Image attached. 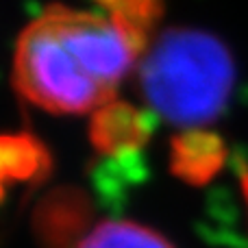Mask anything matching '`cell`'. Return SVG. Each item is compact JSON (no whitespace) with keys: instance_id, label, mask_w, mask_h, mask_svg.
<instances>
[{"instance_id":"6da1fadb","label":"cell","mask_w":248,"mask_h":248,"mask_svg":"<svg viewBox=\"0 0 248 248\" xmlns=\"http://www.w3.org/2000/svg\"><path fill=\"white\" fill-rule=\"evenodd\" d=\"M146 42L107 11L50 7L16 44L13 85L50 113H90L111 105Z\"/></svg>"},{"instance_id":"7a4b0ae2","label":"cell","mask_w":248,"mask_h":248,"mask_svg":"<svg viewBox=\"0 0 248 248\" xmlns=\"http://www.w3.org/2000/svg\"><path fill=\"white\" fill-rule=\"evenodd\" d=\"M140 87L157 118L185 131H201L229 107L235 63L214 35L174 29L146 50Z\"/></svg>"},{"instance_id":"3957f363","label":"cell","mask_w":248,"mask_h":248,"mask_svg":"<svg viewBox=\"0 0 248 248\" xmlns=\"http://www.w3.org/2000/svg\"><path fill=\"white\" fill-rule=\"evenodd\" d=\"M78 248H174L159 231L131 220H107L94 227Z\"/></svg>"},{"instance_id":"277c9868","label":"cell","mask_w":248,"mask_h":248,"mask_svg":"<svg viewBox=\"0 0 248 248\" xmlns=\"http://www.w3.org/2000/svg\"><path fill=\"white\" fill-rule=\"evenodd\" d=\"M144 137V120L135 109L126 105H107L96 111L94 141L103 150H116L133 146L135 140Z\"/></svg>"},{"instance_id":"5b68a950","label":"cell","mask_w":248,"mask_h":248,"mask_svg":"<svg viewBox=\"0 0 248 248\" xmlns=\"http://www.w3.org/2000/svg\"><path fill=\"white\" fill-rule=\"evenodd\" d=\"M103 11L116 17L120 24L137 35L140 39L148 37V29L157 13V0H98Z\"/></svg>"}]
</instances>
